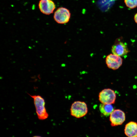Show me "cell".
<instances>
[{"instance_id": "obj_12", "label": "cell", "mask_w": 137, "mask_h": 137, "mask_svg": "<svg viewBox=\"0 0 137 137\" xmlns=\"http://www.w3.org/2000/svg\"><path fill=\"white\" fill-rule=\"evenodd\" d=\"M134 20L135 22L137 24V13L134 15Z\"/></svg>"}, {"instance_id": "obj_9", "label": "cell", "mask_w": 137, "mask_h": 137, "mask_svg": "<svg viewBox=\"0 0 137 137\" xmlns=\"http://www.w3.org/2000/svg\"><path fill=\"white\" fill-rule=\"evenodd\" d=\"M124 133L129 137H137V123L131 121L125 126Z\"/></svg>"}, {"instance_id": "obj_11", "label": "cell", "mask_w": 137, "mask_h": 137, "mask_svg": "<svg viewBox=\"0 0 137 137\" xmlns=\"http://www.w3.org/2000/svg\"><path fill=\"white\" fill-rule=\"evenodd\" d=\"M124 2L126 6L130 9L137 7V0H124Z\"/></svg>"}, {"instance_id": "obj_7", "label": "cell", "mask_w": 137, "mask_h": 137, "mask_svg": "<svg viewBox=\"0 0 137 137\" xmlns=\"http://www.w3.org/2000/svg\"><path fill=\"white\" fill-rule=\"evenodd\" d=\"M38 7L42 13L49 15L53 13L56 8L54 2L52 0H40Z\"/></svg>"}, {"instance_id": "obj_3", "label": "cell", "mask_w": 137, "mask_h": 137, "mask_svg": "<svg viewBox=\"0 0 137 137\" xmlns=\"http://www.w3.org/2000/svg\"><path fill=\"white\" fill-rule=\"evenodd\" d=\"M71 16L70 11L67 9L60 7L58 8L55 12L54 18L55 21L60 24H64L67 23Z\"/></svg>"}, {"instance_id": "obj_8", "label": "cell", "mask_w": 137, "mask_h": 137, "mask_svg": "<svg viewBox=\"0 0 137 137\" xmlns=\"http://www.w3.org/2000/svg\"><path fill=\"white\" fill-rule=\"evenodd\" d=\"M113 54L120 57L126 56L129 52L127 44L122 42L115 44L112 47Z\"/></svg>"}, {"instance_id": "obj_6", "label": "cell", "mask_w": 137, "mask_h": 137, "mask_svg": "<svg viewBox=\"0 0 137 137\" xmlns=\"http://www.w3.org/2000/svg\"><path fill=\"white\" fill-rule=\"evenodd\" d=\"M106 62L108 68L115 70L118 69L122 65L123 59L121 57L110 54L106 57Z\"/></svg>"}, {"instance_id": "obj_1", "label": "cell", "mask_w": 137, "mask_h": 137, "mask_svg": "<svg viewBox=\"0 0 137 137\" xmlns=\"http://www.w3.org/2000/svg\"><path fill=\"white\" fill-rule=\"evenodd\" d=\"M28 94L33 99L36 112L38 118L40 120H44L47 118L48 114L45 107V102L44 98L39 95H32Z\"/></svg>"}, {"instance_id": "obj_2", "label": "cell", "mask_w": 137, "mask_h": 137, "mask_svg": "<svg viewBox=\"0 0 137 137\" xmlns=\"http://www.w3.org/2000/svg\"><path fill=\"white\" fill-rule=\"evenodd\" d=\"M70 110L71 115L78 118L84 116L88 111L86 104L79 101H75L72 104Z\"/></svg>"}, {"instance_id": "obj_5", "label": "cell", "mask_w": 137, "mask_h": 137, "mask_svg": "<svg viewBox=\"0 0 137 137\" xmlns=\"http://www.w3.org/2000/svg\"><path fill=\"white\" fill-rule=\"evenodd\" d=\"M109 119L112 126L121 125L125 121V114L120 109L114 110L110 115Z\"/></svg>"}, {"instance_id": "obj_4", "label": "cell", "mask_w": 137, "mask_h": 137, "mask_svg": "<svg viewBox=\"0 0 137 137\" xmlns=\"http://www.w3.org/2000/svg\"><path fill=\"white\" fill-rule=\"evenodd\" d=\"M116 94L113 90L110 89H105L101 91L99 95V99L101 103L113 104L114 103Z\"/></svg>"}, {"instance_id": "obj_10", "label": "cell", "mask_w": 137, "mask_h": 137, "mask_svg": "<svg viewBox=\"0 0 137 137\" xmlns=\"http://www.w3.org/2000/svg\"><path fill=\"white\" fill-rule=\"evenodd\" d=\"M99 110L101 113L104 115L108 116L110 115L114 110V109L111 104L101 103L99 105Z\"/></svg>"}]
</instances>
